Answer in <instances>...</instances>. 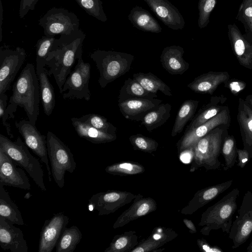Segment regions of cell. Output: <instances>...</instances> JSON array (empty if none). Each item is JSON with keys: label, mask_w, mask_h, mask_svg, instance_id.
I'll list each match as a JSON object with an SVG mask.
<instances>
[{"label": "cell", "mask_w": 252, "mask_h": 252, "mask_svg": "<svg viewBox=\"0 0 252 252\" xmlns=\"http://www.w3.org/2000/svg\"><path fill=\"white\" fill-rule=\"evenodd\" d=\"M86 34L80 29L56 38L46 60L49 76L53 75L61 94L63 87L76 60L82 58Z\"/></svg>", "instance_id": "cell-1"}, {"label": "cell", "mask_w": 252, "mask_h": 252, "mask_svg": "<svg viewBox=\"0 0 252 252\" xmlns=\"http://www.w3.org/2000/svg\"><path fill=\"white\" fill-rule=\"evenodd\" d=\"M40 91L34 65L28 63L12 86V94L7 106L10 119L15 117L18 106L24 109L29 120L35 125L39 114Z\"/></svg>", "instance_id": "cell-2"}, {"label": "cell", "mask_w": 252, "mask_h": 252, "mask_svg": "<svg viewBox=\"0 0 252 252\" xmlns=\"http://www.w3.org/2000/svg\"><path fill=\"white\" fill-rule=\"evenodd\" d=\"M239 193L238 188L233 189L202 214L199 223L203 226L200 230L202 234L207 236L211 230L218 229L229 233Z\"/></svg>", "instance_id": "cell-3"}, {"label": "cell", "mask_w": 252, "mask_h": 252, "mask_svg": "<svg viewBox=\"0 0 252 252\" xmlns=\"http://www.w3.org/2000/svg\"><path fill=\"white\" fill-rule=\"evenodd\" d=\"M229 125L218 126L197 142L193 146L194 170L200 167L208 170L220 169L221 164L219 157Z\"/></svg>", "instance_id": "cell-4"}, {"label": "cell", "mask_w": 252, "mask_h": 252, "mask_svg": "<svg viewBox=\"0 0 252 252\" xmlns=\"http://www.w3.org/2000/svg\"><path fill=\"white\" fill-rule=\"evenodd\" d=\"M90 58L99 71L98 82L102 89L127 73L134 59L130 54L99 49L92 53Z\"/></svg>", "instance_id": "cell-5"}, {"label": "cell", "mask_w": 252, "mask_h": 252, "mask_svg": "<svg viewBox=\"0 0 252 252\" xmlns=\"http://www.w3.org/2000/svg\"><path fill=\"white\" fill-rule=\"evenodd\" d=\"M0 149L27 172L41 190L46 191L44 171L40 161L30 152L28 147L19 136L15 141H12L0 134Z\"/></svg>", "instance_id": "cell-6"}, {"label": "cell", "mask_w": 252, "mask_h": 252, "mask_svg": "<svg viewBox=\"0 0 252 252\" xmlns=\"http://www.w3.org/2000/svg\"><path fill=\"white\" fill-rule=\"evenodd\" d=\"M47 148L52 176L57 186L63 188L65 172L72 173L76 168L73 155L69 147L50 131L47 134Z\"/></svg>", "instance_id": "cell-7"}, {"label": "cell", "mask_w": 252, "mask_h": 252, "mask_svg": "<svg viewBox=\"0 0 252 252\" xmlns=\"http://www.w3.org/2000/svg\"><path fill=\"white\" fill-rule=\"evenodd\" d=\"M38 24L45 35L69 34L79 29V20L73 12L61 7L50 9L39 20Z\"/></svg>", "instance_id": "cell-8"}, {"label": "cell", "mask_w": 252, "mask_h": 252, "mask_svg": "<svg viewBox=\"0 0 252 252\" xmlns=\"http://www.w3.org/2000/svg\"><path fill=\"white\" fill-rule=\"evenodd\" d=\"M77 62L73 70L67 77L63 87V98L84 99L89 101L91 99V93L89 88V83L91 78V65L85 63L82 58L77 60Z\"/></svg>", "instance_id": "cell-9"}, {"label": "cell", "mask_w": 252, "mask_h": 252, "mask_svg": "<svg viewBox=\"0 0 252 252\" xmlns=\"http://www.w3.org/2000/svg\"><path fill=\"white\" fill-rule=\"evenodd\" d=\"M252 232V192L244 194L235 220L232 222L228 237L232 249H236L249 238Z\"/></svg>", "instance_id": "cell-10"}, {"label": "cell", "mask_w": 252, "mask_h": 252, "mask_svg": "<svg viewBox=\"0 0 252 252\" xmlns=\"http://www.w3.org/2000/svg\"><path fill=\"white\" fill-rule=\"evenodd\" d=\"M26 53L20 47L15 49L0 50V95L10 89L16 75L25 62Z\"/></svg>", "instance_id": "cell-11"}, {"label": "cell", "mask_w": 252, "mask_h": 252, "mask_svg": "<svg viewBox=\"0 0 252 252\" xmlns=\"http://www.w3.org/2000/svg\"><path fill=\"white\" fill-rule=\"evenodd\" d=\"M15 125L23 137L25 143L43 163L47 168L49 182L52 180L51 170L49 164L47 148V136L42 135L29 120H22Z\"/></svg>", "instance_id": "cell-12"}, {"label": "cell", "mask_w": 252, "mask_h": 252, "mask_svg": "<svg viewBox=\"0 0 252 252\" xmlns=\"http://www.w3.org/2000/svg\"><path fill=\"white\" fill-rule=\"evenodd\" d=\"M69 220L68 216L63 212L57 213L45 220L40 233L38 252H52Z\"/></svg>", "instance_id": "cell-13"}, {"label": "cell", "mask_w": 252, "mask_h": 252, "mask_svg": "<svg viewBox=\"0 0 252 252\" xmlns=\"http://www.w3.org/2000/svg\"><path fill=\"white\" fill-rule=\"evenodd\" d=\"M230 115L229 108H226L215 117L199 126L186 130L177 143L178 150L182 152L193 147L197 142L211 130L219 126L230 124Z\"/></svg>", "instance_id": "cell-14"}, {"label": "cell", "mask_w": 252, "mask_h": 252, "mask_svg": "<svg viewBox=\"0 0 252 252\" xmlns=\"http://www.w3.org/2000/svg\"><path fill=\"white\" fill-rule=\"evenodd\" d=\"M0 184L23 189H30L31 185L24 169L0 149Z\"/></svg>", "instance_id": "cell-15"}, {"label": "cell", "mask_w": 252, "mask_h": 252, "mask_svg": "<svg viewBox=\"0 0 252 252\" xmlns=\"http://www.w3.org/2000/svg\"><path fill=\"white\" fill-rule=\"evenodd\" d=\"M228 35L232 50L240 64L252 69V40L243 34L235 24L228 25Z\"/></svg>", "instance_id": "cell-16"}, {"label": "cell", "mask_w": 252, "mask_h": 252, "mask_svg": "<svg viewBox=\"0 0 252 252\" xmlns=\"http://www.w3.org/2000/svg\"><path fill=\"white\" fill-rule=\"evenodd\" d=\"M156 16L167 27L183 29L185 22L180 11L168 0H144Z\"/></svg>", "instance_id": "cell-17"}, {"label": "cell", "mask_w": 252, "mask_h": 252, "mask_svg": "<svg viewBox=\"0 0 252 252\" xmlns=\"http://www.w3.org/2000/svg\"><path fill=\"white\" fill-rule=\"evenodd\" d=\"M9 220L0 216V246L11 252H28V246L22 231Z\"/></svg>", "instance_id": "cell-18"}, {"label": "cell", "mask_w": 252, "mask_h": 252, "mask_svg": "<svg viewBox=\"0 0 252 252\" xmlns=\"http://www.w3.org/2000/svg\"><path fill=\"white\" fill-rule=\"evenodd\" d=\"M128 197V193L116 191L98 192L89 200V210H97L99 216L108 215L124 205Z\"/></svg>", "instance_id": "cell-19"}, {"label": "cell", "mask_w": 252, "mask_h": 252, "mask_svg": "<svg viewBox=\"0 0 252 252\" xmlns=\"http://www.w3.org/2000/svg\"><path fill=\"white\" fill-rule=\"evenodd\" d=\"M162 102V100L156 98H133L118 102V106L126 119L132 121H141L147 113L155 109Z\"/></svg>", "instance_id": "cell-20"}, {"label": "cell", "mask_w": 252, "mask_h": 252, "mask_svg": "<svg viewBox=\"0 0 252 252\" xmlns=\"http://www.w3.org/2000/svg\"><path fill=\"white\" fill-rule=\"evenodd\" d=\"M184 48L179 45L165 47L160 56L163 68L172 75H182L189 68V63L183 58Z\"/></svg>", "instance_id": "cell-21"}, {"label": "cell", "mask_w": 252, "mask_h": 252, "mask_svg": "<svg viewBox=\"0 0 252 252\" xmlns=\"http://www.w3.org/2000/svg\"><path fill=\"white\" fill-rule=\"evenodd\" d=\"M229 78L227 71H209L195 78L187 87L196 93L212 94L219 85L226 83Z\"/></svg>", "instance_id": "cell-22"}, {"label": "cell", "mask_w": 252, "mask_h": 252, "mask_svg": "<svg viewBox=\"0 0 252 252\" xmlns=\"http://www.w3.org/2000/svg\"><path fill=\"white\" fill-rule=\"evenodd\" d=\"M46 64L36 63V72L39 83L40 97L44 113L49 116L52 113L56 103L54 88L49 79Z\"/></svg>", "instance_id": "cell-23"}, {"label": "cell", "mask_w": 252, "mask_h": 252, "mask_svg": "<svg viewBox=\"0 0 252 252\" xmlns=\"http://www.w3.org/2000/svg\"><path fill=\"white\" fill-rule=\"evenodd\" d=\"M237 119L243 144L252 159V110L244 99L239 98Z\"/></svg>", "instance_id": "cell-24"}, {"label": "cell", "mask_w": 252, "mask_h": 252, "mask_svg": "<svg viewBox=\"0 0 252 252\" xmlns=\"http://www.w3.org/2000/svg\"><path fill=\"white\" fill-rule=\"evenodd\" d=\"M71 121L78 135L92 143H105L113 141L117 138L116 134L102 131L81 122L78 118H72Z\"/></svg>", "instance_id": "cell-25"}, {"label": "cell", "mask_w": 252, "mask_h": 252, "mask_svg": "<svg viewBox=\"0 0 252 252\" xmlns=\"http://www.w3.org/2000/svg\"><path fill=\"white\" fill-rule=\"evenodd\" d=\"M128 19L136 29L147 32L159 33L162 28L151 13L142 7L136 6L132 8Z\"/></svg>", "instance_id": "cell-26"}, {"label": "cell", "mask_w": 252, "mask_h": 252, "mask_svg": "<svg viewBox=\"0 0 252 252\" xmlns=\"http://www.w3.org/2000/svg\"><path fill=\"white\" fill-rule=\"evenodd\" d=\"M156 208L155 202L150 198L135 202L128 210L118 218L114 223L113 227L117 228L121 227L131 220L152 212Z\"/></svg>", "instance_id": "cell-27"}, {"label": "cell", "mask_w": 252, "mask_h": 252, "mask_svg": "<svg viewBox=\"0 0 252 252\" xmlns=\"http://www.w3.org/2000/svg\"><path fill=\"white\" fill-rule=\"evenodd\" d=\"M226 99V98L221 96L211 97L210 102L202 107L191 119L185 131L199 126L218 114L225 109L226 106L220 105L218 104L221 102H225Z\"/></svg>", "instance_id": "cell-28"}, {"label": "cell", "mask_w": 252, "mask_h": 252, "mask_svg": "<svg viewBox=\"0 0 252 252\" xmlns=\"http://www.w3.org/2000/svg\"><path fill=\"white\" fill-rule=\"evenodd\" d=\"M233 180H230L213 185L198 191L191 201L192 211L204 206L228 189Z\"/></svg>", "instance_id": "cell-29"}, {"label": "cell", "mask_w": 252, "mask_h": 252, "mask_svg": "<svg viewBox=\"0 0 252 252\" xmlns=\"http://www.w3.org/2000/svg\"><path fill=\"white\" fill-rule=\"evenodd\" d=\"M0 216L14 224L25 225L21 212L17 205L11 200L4 186L0 184Z\"/></svg>", "instance_id": "cell-30"}, {"label": "cell", "mask_w": 252, "mask_h": 252, "mask_svg": "<svg viewBox=\"0 0 252 252\" xmlns=\"http://www.w3.org/2000/svg\"><path fill=\"white\" fill-rule=\"evenodd\" d=\"M171 105L161 103L155 109L147 113L141 120V125L151 132L164 125L171 116Z\"/></svg>", "instance_id": "cell-31"}, {"label": "cell", "mask_w": 252, "mask_h": 252, "mask_svg": "<svg viewBox=\"0 0 252 252\" xmlns=\"http://www.w3.org/2000/svg\"><path fill=\"white\" fill-rule=\"evenodd\" d=\"M158 97L156 94L146 90L134 78L126 80L119 92L118 102L133 98L153 99Z\"/></svg>", "instance_id": "cell-32"}, {"label": "cell", "mask_w": 252, "mask_h": 252, "mask_svg": "<svg viewBox=\"0 0 252 252\" xmlns=\"http://www.w3.org/2000/svg\"><path fill=\"white\" fill-rule=\"evenodd\" d=\"M133 78L148 92L157 94L160 91L167 96H173L172 90L168 85L151 72L135 73L133 74Z\"/></svg>", "instance_id": "cell-33"}, {"label": "cell", "mask_w": 252, "mask_h": 252, "mask_svg": "<svg viewBox=\"0 0 252 252\" xmlns=\"http://www.w3.org/2000/svg\"><path fill=\"white\" fill-rule=\"evenodd\" d=\"M199 102L197 100L188 99L182 104L177 114L171 131L172 137L180 133L188 122L193 118Z\"/></svg>", "instance_id": "cell-34"}, {"label": "cell", "mask_w": 252, "mask_h": 252, "mask_svg": "<svg viewBox=\"0 0 252 252\" xmlns=\"http://www.w3.org/2000/svg\"><path fill=\"white\" fill-rule=\"evenodd\" d=\"M78 227L72 225L65 228L56 246V252H73L82 238Z\"/></svg>", "instance_id": "cell-35"}, {"label": "cell", "mask_w": 252, "mask_h": 252, "mask_svg": "<svg viewBox=\"0 0 252 252\" xmlns=\"http://www.w3.org/2000/svg\"><path fill=\"white\" fill-rule=\"evenodd\" d=\"M237 149L234 136L227 134L224 138L221 150L225 161L224 171L231 168L235 164L237 158Z\"/></svg>", "instance_id": "cell-36"}, {"label": "cell", "mask_w": 252, "mask_h": 252, "mask_svg": "<svg viewBox=\"0 0 252 252\" xmlns=\"http://www.w3.org/2000/svg\"><path fill=\"white\" fill-rule=\"evenodd\" d=\"M78 119L81 122L102 131L110 134H116L117 127L101 115L94 113L88 114L82 116Z\"/></svg>", "instance_id": "cell-37"}, {"label": "cell", "mask_w": 252, "mask_h": 252, "mask_svg": "<svg viewBox=\"0 0 252 252\" xmlns=\"http://www.w3.org/2000/svg\"><path fill=\"white\" fill-rule=\"evenodd\" d=\"M236 18L244 25L245 35L252 40V0H243Z\"/></svg>", "instance_id": "cell-38"}, {"label": "cell", "mask_w": 252, "mask_h": 252, "mask_svg": "<svg viewBox=\"0 0 252 252\" xmlns=\"http://www.w3.org/2000/svg\"><path fill=\"white\" fill-rule=\"evenodd\" d=\"M77 4L89 15L105 22L107 17L103 10L101 0H75Z\"/></svg>", "instance_id": "cell-39"}, {"label": "cell", "mask_w": 252, "mask_h": 252, "mask_svg": "<svg viewBox=\"0 0 252 252\" xmlns=\"http://www.w3.org/2000/svg\"><path fill=\"white\" fill-rule=\"evenodd\" d=\"M105 171L113 175H134L142 172L144 168L140 165L129 163H118L109 165Z\"/></svg>", "instance_id": "cell-40"}, {"label": "cell", "mask_w": 252, "mask_h": 252, "mask_svg": "<svg viewBox=\"0 0 252 252\" xmlns=\"http://www.w3.org/2000/svg\"><path fill=\"white\" fill-rule=\"evenodd\" d=\"M56 38L54 36H42L36 44V63L46 64L48 55L51 51Z\"/></svg>", "instance_id": "cell-41"}, {"label": "cell", "mask_w": 252, "mask_h": 252, "mask_svg": "<svg viewBox=\"0 0 252 252\" xmlns=\"http://www.w3.org/2000/svg\"><path fill=\"white\" fill-rule=\"evenodd\" d=\"M216 3L217 0H199L198 26L200 29L206 27L209 24L211 13L215 8Z\"/></svg>", "instance_id": "cell-42"}, {"label": "cell", "mask_w": 252, "mask_h": 252, "mask_svg": "<svg viewBox=\"0 0 252 252\" xmlns=\"http://www.w3.org/2000/svg\"><path fill=\"white\" fill-rule=\"evenodd\" d=\"M129 140L134 148L146 152L156 151L158 145L156 140L141 134L131 135Z\"/></svg>", "instance_id": "cell-43"}, {"label": "cell", "mask_w": 252, "mask_h": 252, "mask_svg": "<svg viewBox=\"0 0 252 252\" xmlns=\"http://www.w3.org/2000/svg\"><path fill=\"white\" fill-rule=\"evenodd\" d=\"M126 233L124 235L115 236L109 246L105 250V252H120L131 249L132 246V235H128Z\"/></svg>", "instance_id": "cell-44"}, {"label": "cell", "mask_w": 252, "mask_h": 252, "mask_svg": "<svg viewBox=\"0 0 252 252\" xmlns=\"http://www.w3.org/2000/svg\"><path fill=\"white\" fill-rule=\"evenodd\" d=\"M165 235H166L165 234H162L161 232L155 233L151 238H149V239L144 242L143 244L140 245L134 250H131V252H145L151 251L153 249L159 247L167 241V237H163Z\"/></svg>", "instance_id": "cell-45"}, {"label": "cell", "mask_w": 252, "mask_h": 252, "mask_svg": "<svg viewBox=\"0 0 252 252\" xmlns=\"http://www.w3.org/2000/svg\"><path fill=\"white\" fill-rule=\"evenodd\" d=\"M8 96L5 94L0 95V118L2 119L3 126H5L7 134L10 138L14 137L11 131L10 124L8 120L10 118L8 112L7 110Z\"/></svg>", "instance_id": "cell-46"}, {"label": "cell", "mask_w": 252, "mask_h": 252, "mask_svg": "<svg viewBox=\"0 0 252 252\" xmlns=\"http://www.w3.org/2000/svg\"><path fill=\"white\" fill-rule=\"evenodd\" d=\"M38 0H20L19 16L24 18L30 10H33Z\"/></svg>", "instance_id": "cell-47"}, {"label": "cell", "mask_w": 252, "mask_h": 252, "mask_svg": "<svg viewBox=\"0 0 252 252\" xmlns=\"http://www.w3.org/2000/svg\"><path fill=\"white\" fill-rule=\"evenodd\" d=\"M225 86L228 88L231 93L237 95L245 89L246 84L245 82L238 80H228L224 83Z\"/></svg>", "instance_id": "cell-48"}, {"label": "cell", "mask_w": 252, "mask_h": 252, "mask_svg": "<svg viewBox=\"0 0 252 252\" xmlns=\"http://www.w3.org/2000/svg\"><path fill=\"white\" fill-rule=\"evenodd\" d=\"M237 154L238 158L237 165L240 168H243L250 159L249 154L248 152L244 149H237Z\"/></svg>", "instance_id": "cell-49"}, {"label": "cell", "mask_w": 252, "mask_h": 252, "mask_svg": "<svg viewBox=\"0 0 252 252\" xmlns=\"http://www.w3.org/2000/svg\"><path fill=\"white\" fill-rule=\"evenodd\" d=\"M198 245L202 251L206 252H223V251L217 246H211L205 240L199 239L197 241Z\"/></svg>", "instance_id": "cell-50"}, {"label": "cell", "mask_w": 252, "mask_h": 252, "mask_svg": "<svg viewBox=\"0 0 252 252\" xmlns=\"http://www.w3.org/2000/svg\"><path fill=\"white\" fill-rule=\"evenodd\" d=\"M180 155L181 160L184 163H189L193 158L194 150L193 147L185 150L181 152Z\"/></svg>", "instance_id": "cell-51"}, {"label": "cell", "mask_w": 252, "mask_h": 252, "mask_svg": "<svg viewBox=\"0 0 252 252\" xmlns=\"http://www.w3.org/2000/svg\"><path fill=\"white\" fill-rule=\"evenodd\" d=\"M183 221L187 227L189 229L190 233H194L196 232V227L191 220L185 219Z\"/></svg>", "instance_id": "cell-52"}, {"label": "cell", "mask_w": 252, "mask_h": 252, "mask_svg": "<svg viewBox=\"0 0 252 252\" xmlns=\"http://www.w3.org/2000/svg\"><path fill=\"white\" fill-rule=\"evenodd\" d=\"M3 9L2 8V5L1 0H0V42L2 40V25L3 19Z\"/></svg>", "instance_id": "cell-53"}, {"label": "cell", "mask_w": 252, "mask_h": 252, "mask_svg": "<svg viewBox=\"0 0 252 252\" xmlns=\"http://www.w3.org/2000/svg\"><path fill=\"white\" fill-rule=\"evenodd\" d=\"M244 100L252 110V94L247 95Z\"/></svg>", "instance_id": "cell-54"}, {"label": "cell", "mask_w": 252, "mask_h": 252, "mask_svg": "<svg viewBox=\"0 0 252 252\" xmlns=\"http://www.w3.org/2000/svg\"><path fill=\"white\" fill-rule=\"evenodd\" d=\"M247 251L248 252H252V241L250 242L249 245L247 248Z\"/></svg>", "instance_id": "cell-55"}, {"label": "cell", "mask_w": 252, "mask_h": 252, "mask_svg": "<svg viewBox=\"0 0 252 252\" xmlns=\"http://www.w3.org/2000/svg\"><path fill=\"white\" fill-rule=\"evenodd\" d=\"M32 196V194L30 193V192H27L25 196H24V198L25 199H29Z\"/></svg>", "instance_id": "cell-56"}, {"label": "cell", "mask_w": 252, "mask_h": 252, "mask_svg": "<svg viewBox=\"0 0 252 252\" xmlns=\"http://www.w3.org/2000/svg\"></svg>", "instance_id": "cell-57"}]
</instances>
